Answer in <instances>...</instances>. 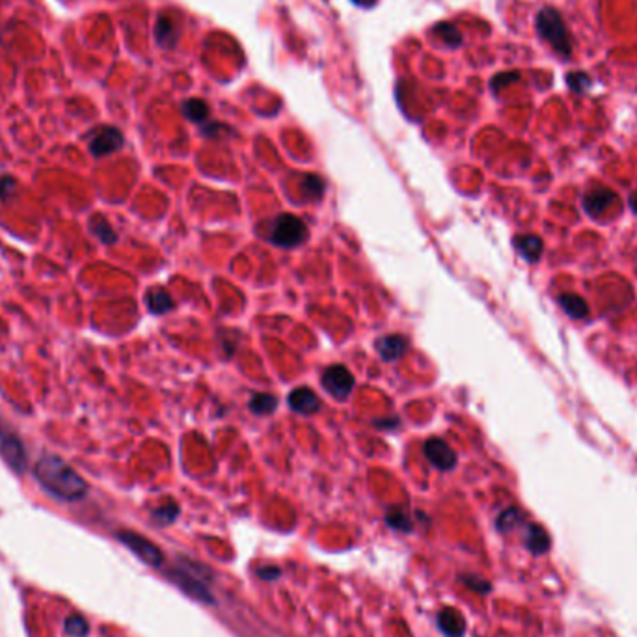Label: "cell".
<instances>
[{
    "instance_id": "cell-1",
    "label": "cell",
    "mask_w": 637,
    "mask_h": 637,
    "mask_svg": "<svg viewBox=\"0 0 637 637\" xmlns=\"http://www.w3.org/2000/svg\"><path fill=\"white\" fill-rule=\"evenodd\" d=\"M34 475L47 492L66 501H77L88 494L86 481L56 455H43L34 466Z\"/></svg>"
},
{
    "instance_id": "cell-2",
    "label": "cell",
    "mask_w": 637,
    "mask_h": 637,
    "mask_svg": "<svg viewBox=\"0 0 637 637\" xmlns=\"http://www.w3.org/2000/svg\"><path fill=\"white\" fill-rule=\"evenodd\" d=\"M535 28H537L538 36L552 47L563 58H571L572 56V38L568 34L563 17L555 8H543L537 13L535 19Z\"/></svg>"
},
{
    "instance_id": "cell-3",
    "label": "cell",
    "mask_w": 637,
    "mask_h": 637,
    "mask_svg": "<svg viewBox=\"0 0 637 637\" xmlns=\"http://www.w3.org/2000/svg\"><path fill=\"white\" fill-rule=\"evenodd\" d=\"M306 237H308V229H306V224L300 220L299 216L283 213L272 224V243L282 246V248H294L300 243H304Z\"/></svg>"
},
{
    "instance_id": "cell-4",
    "label": "cell",
    "mask_w": 637,
    "mask_h": 637,
    "mask_svg": "<svg viewBox=\"0 0 637 637\" xmlns=\"http://www.w3.org/2000/svg\"><path fill=\"white\" fill-rule=\"evenodd\" d=\"M136 557L144 561L145 565L150 566H161L164 563V555H162L161 548L153 544L150 538H145L144 535H138L134 531H120L116 535Z\"/></svg>"
},
{
    "instance_id": "cell-5",
    "label": "cell",
    "mask_w": 637,
    "mask_h": 637,
    "mask_svg": "<svg viewBox=\"0 0 637 637\" xmlns=\"http://www.w3.org/2000/svg\"><path fill=\"white\" fill-rule=\"evenodd\" d=\"M322 388L327 389L332 397L343 401L349 397L352 388H355V377L343 366L328 367L327 371L322 373Z\"/></svg>"
},
{
    "instance_id": "cell-6",
    "label": "cell",
    "mask_w": 637,
    "mask_h": 637,
    "mask_svg": "<svg viewBox=\"0 0 637 637\" xmlns=\"http://www.w3.org/2000/svg\"><path fill=\"white\" fill-rule=\"evenodd\" d=\"M123 134L120 129L105 125V127L95 129L90 136V151L94 157H106L114 151L122 150Z\"/></svg>"
},
{
    "instance_id": "cell-7",
    "label": "cell",
    "mask_w": 637,
    "mask_h": 637,
    "mask_svg": "<svg viewBox=\"0 0 637 637\" xmlns=\"http://www.w3.org/2000/svg\"><path fill=\"white\" fill-rule=\"evenodd\" d=\"M168 576L172 578V582L181 587L187 594H190L192 599L200 600V602H207L213 604L211 591L207 589V585H203V582H200L198 578L192 576L185 566H176L172 571L168 572Z\"/></svg>"
},
{
    "instance_id": "cell-8",
    "label": "cell",
    "mask_w": 637,
    "mask_h": 637,
    "mask_svg": "<svg viewBox=\"0 0 637 637\" xmlns=\"http://www.w3.org/2000/svg\"><path fill=\"white\" fill-rule=\"evenodd\" d=\"M0 453L4 457V460L13 468L15 471H22L27 466V455H24V448H22L21 440L10 431L0 425Z\"/></svg>"
},
{
    "instance_id": "cell-9",
    "label": "cell",
    "mask_w": 637,
    "mask_h": 637,
    "mask_svg": "<svg viewBox=\"0 0 637 637\" xmlns=\"http://www.w3.org/2000/svg\"><path fill=\"white\" fill-rule=\"evenodd\" d=\"M423 451H425V457L429 459V462L434 468H438V470L448 471L457 464V453L449 448L448 442H443L442 438L427 440L425 445H423Z\"/></svg>"
},
{
    "instance_id": "cell-10",
    "label": "cell",
    "mask_w": 637,
    "mask_h": 637,
    "mask_svg": "<svg viewBox=\"0 0 637 637\" xmlns=\"http://www.w3.org/2000/svg\"><path fill=\"white\" fill-rule=\"evenodd\" d=\"M287 403L294 412L306 414V416L315 414V412H319V408H321V399L317 397L315 392L311 388L293 389V392L289 394Z\"/></svg>"
},
{
    "instance_id": "cell-11",
    "label": "cell",
    "mask_w": 637,
    "mask_h": 637,
    "mask_svg": "<svg viewBox=\"0 0 637 637\" xmlns=\"http://www.w3.org/2000/svg\"><path fill=\"white\" fill-rule=\"evenodd\" d=\"M438 627L448 637H464L466 621L462 613L455 608H443L438 613Z\"/></svg>"
},
{
    "instance_id": "cell-12",
    "label": "cell",
    "mask_w": 637,
    "mask_h": 637,
    "mask_svg": "<svg viewBox=\"0 0 637 637\" xmlns=\"http://www.w3.org/2000/svg\"><path fill=\"white\" fill-rule=\"evenodd\" d=\"M615 198L617 194L613 190L606 189V187H596V189L589 190L587 194L583 196V207L591 216H599L610 207V203Z\"/></svg>"
},
{
    "instance_id": "cell-13",
    "label": "cell",
    "mask_w": 637,
    "mask_h": 637,
    "mask_svg": "<svg viewBox=\"0 0 637 637\" xmlns=\"http://www.w3.org/2000/svg\"><path fill=\"white\" fill-rule=\"evenodd\" d=\"M179 38V30L178 24L173 22L172 17L168 15H161L157 19L155 24V39L157 43L161 45L162 49H172L176 47Z\"/></svg>"
},
{
    "instance_id": "cell-14",
    "label": "cell",
    "mask_w": 637,
    "mask_h": 637,
    "mask_svg": "<svg viewBox=\"0 0 637 637\" xmlns=\"http://www.w3.org/2000/svg\"><path fill=\"white\" fill-rule=\"evenodd\" d=\"M406 347H408V343L401 336H384L377 341L378 352L382 356V360L386 362L399 360L401 356L406 352Z\"/></svg>"
},
{
    "instance_id": "cell-15",
    "label": "cell",
    "mask_w": 637,
    "mask_h": 637,
    "mask_svg": "<svg viewBox=\"0 0 637 637\" xmlns=\"http://www.w3.org/2000/svg\"><path fill=\"white\" fill-rule=\"evenodd\" d=\"M516 250L520 252V255L529 263L535 261L543 255V241L535 235H522V237L515 238Z\"/></svg>"
},
{
    "instance_id": "cell-16",
    "label": "cell",
    "mask_w": 637,
    "mask_h": 637,
    "mask_svg": "<svg viewBox=\"0 0 637 637\" xmlns=\"http://www.w3.org/2000/svg\"><path fill=\"white\" fill-rule=\"evenodd\" d=\"M145 304L150 308L151 313H155V315H162V313H166L173 308V300L170 296L168 291L161 287L150 289L148 294H145Z\"/></svg>"
},
{
    "instance_id": "cell-17",
    "label": "cell",
    "mask_w": 637,
    "mask_h": 637,
    "mask_svg": "<svg viewBox=\"0 0 637 637\" xmlns=\"http://www.w3.org/2000/svg\"><path fill=\"white\" fill-rule=\"evenodd\" d=\"M559 306L572 317V319H585V317L589 315V306L585 304V300H583L582 296H578V294H561Z\"/></svg>"
},
{
    "instance_id": "cell-18",
    "label": "cell",
    "mask_w": 637,
    "mask_h": 637,
    "mask_svg": "<svg viewBox=\"0 0 637 637\" xmlns=\"http://www.w3.org/2000/svg\"><path fill=\"white\" fill-rule=\"evenodd\" d=\"M276 406L278 399L271 394H255L250 399V410L254 412V414H259V416H269V414L276 410Z\"/></svg>"
},
{
    "instance_id": "cell-19",
    "label": "cell",
    "mask_w": 637,
    "mask_h": 637,
    "mask_svg": "<svg viewBox=\"0 0 637 637\" xmlns=\"http://www.w3.org/2000/svg\"><path fill=\"white\" fill-rule=\"evenodd\" d=\"M183 114L189 117L190 122L201 123L209 117V106L206 101L201 99H187L183 103Z\"/></svg>"
},
{
    "instance_id": "cell-20",
    "label": "cell",
    "mask_w": 637,
    "mask_h": 637,
    "mask_svg": "<svg viewBox=\"0 0 637 637\" xmlns=\"http://www.w3.org/2000/svg\"><path fill=\"white\" fill-rule=\"evenodd\" d=\"M90 227H92V231H94L105 244L116 243V233L112 231V226L108 224V220H106L105 216H94V218L90 220Z\"/></svg>"
},
{
    "instance_id": "cell-21",
    "label": "cell",
    "mask_w": 637,
    "mask_h": 637,
    "mask_svg": "<svg viewBox=\"0 0 637 637\" xmlns=\"http://www.w3.org/2000/svg\"><path fill=\"white\" fill-rule=\"evenodd\" d=\"M64 630H66L67 636L71 637H86L90 632V627L83 615L71 613V615L64 621Z\"/></svg>"
},
{
    "instance_id": "cell-22",
    "label": "cell",
    "mask_w": 637,
    "mask_h": 637,
    "mask_svg": "<svg viewBox=\"0 0 637 637\" xmlns=\"http://www.w3.org/2000/svg\"><path fill=\"white\" fill-rule=\"evenodd\" d=\"M434 32L442 38V41L449 47H459L462 43V34L459 32V28L453 27L451 22H438L434 27Z\"/></svg>"
},
{
    "instance_id": "cell-23",
    "label": "cell",
    "mask_w": 637,
    "mask_h": 637,
    "mask_svg": "<svg viewBox=\"0 0 637 637\" xmlns=\"http://www.w3.org/2000/svg\"><path fill=\"white\" fill-rule=\"evenodd\" d=\"M302 192L308 200H317L324 194V181L317 176H306L302 181Z\"/></svg>"
},
{
    "instance_id": "cell-24",
    "label": "cell",
    "mask_w": 637,
    "mask_h": 637,
    "mask_svg": "<svg viewBox=\"0 0 637 637\" xmlns=\"http://www.w3.org/2000/svg\"><path fill=\"white\" fill-rule=\"evenodd\" d=\"M566 84H568V88H571L572 92L582 94V92H587V90L591 88L593 80H591V77H589L587 73L572 71L566 75Z\"/></svg>"
},
{
    "instance_id": "cell-25",
    "label": "cell",
    "mask_w": 637,
    "mask_h": 637,
    "mask_svg": "<svg viewBox=\"0 0 637 637\" xmlns=\"http://www.w3.org/2000/svg\"><path fill=\"white\" fill-rule=\"evenodd\" d=\"M179 515V507L173 501H168V503L161 505L159 509L153 510V518H155L159 524H172Z\"/></svg>"
},
{
    "instance_id": "cell-26",
    "label": "cell",
    "mask_w": 637,
    "mask_h": 637,
    "mask_svg": "<svg viewBox=\"0 0 637 637\" xmlns=\"http://www.w3.org/2000/svg\"><path fill=\"white\" fill-rule=\"evenodd\" d=\"M386 520H388L389 526L395 527V529H401V531H408V529H410V518H408V515H406L405 510H389L388 516H386Z\"/></svg>"
},
{
    "instance_id": "cell-27",
    "label": "cell",
    "mask_w": 637,
    "mask_h": 637,
    "mask_svg": "<svg viewBox=\"0 0 637 637\" xmlns=\"http://www.w3.org/2000/svg\"><path fill=\"white\" fill-rule=\"evenodd\" d=\"M516 80H520V73L518 71L498 73V75L490 80V88H492V92H499V90H503L505 86L516 83Z\"/></svg>"
},
{
    "instance_id": "cell-28",
    "label": "cell",
    "mask_w": 637,
    "mask_h": 637,
    "mask_svg": "<svg viewBox=\"0 0 637 637\" xmlns=\"http://www.w3.org/2000/svg\"><path fill=\"white\" fill-rule=\"evenodd\" d=\"M15 190V179L10 176H0V200H6Z\"/></svg>"
},
{
    "instance_id": "cell-29",
    "label": "cell",
    "mask_w": 637,
    "mask_h": 637,
    "mask_svg": "<svg viewBox=\"0 0 637 637\" xmlns=\"http://www.w3.org/2000/svg\"><path fill=\"white\" fill-rule=\"evenodd\" d=\"M259 576L263 578V580H269V582H271V580L280 576V568H276V566H265V568H261L259 571Z\"/></svg>"
},
{
    "instance_id": "cell-30",
    "label": "cell",
    "mask_w": 637,
    "mask_h": 637,
    "mask_svg": "<svg viewBox=\"0 0 637 637\" xmlns=\"http://www.w3.org/2000/svg\"><path fill=\"white\" fill-rule=\"evenodd\" d=\"M352 4L360 6V8H373V6L377 4V0H350Z\"/></svg>"
},
{
    "instance_id": "cell-31",
    "label": "cell",
    "mask_w": 637,
    "mask_h": 637,
    "mask_svg": "<svg viewBox=\"0 0 637 637\" xmlns=\"http://www.w3.org/2000/svg\"><path fill=\"white\" fill-rule=\"evenodd\" d=\"M630 207H632V211L637 215V192H634V194L630 196Z\"/></svg>"
}]
</instances>
